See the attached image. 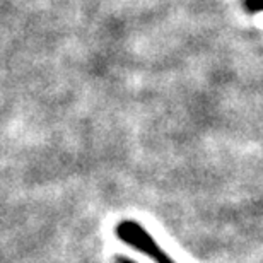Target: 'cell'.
I'll return each instance as SVG.
<instances>
[{
    "instance_id": "6da1fadb",
    "label": "cell",
    "mask_w": 263,
    "mask_h": 263,
    "mask_svg": "<svg viewBox=\"0 0 263 263\" xmlns=\"http://www.w3.org/2000/svg\"><path fill=\"white\" fill-rule=\"evenodd\" d=\"M115 231H117V238L120 241H123L125 245H128L132 248H135L137 251H140L142 255L149 256V258L154 260L156 263H176L159 245H157L154 236H152L140 222H137V220L134 219L120 220Z\"/></svg>"
},
{
    "instance_id": "7a4b0ae2",
    "label": "cell",
    "mask_w": 263,
    "mask_h": 263,
    "mask_svg": "<svg viewBox=\"0 0 263 263\" xmlns=\"http://www.w3.org/2000/svg\"><path fill=\"white\" fill-rule=\"evenodd\" d=\"M248 10H263V0H245Z\"/></svg>"
},
{
    "instance_id": "3957f363",
    "label": "cell",
    "mask_w": 263,
    "mask_h": 263,
    "mask_svg": "<svg viewBox=\"0 0 263 263\" xmlns=\"http://www.w3.org/2000/svg\"><path fill=\"white\" fill-rule=\"evenodd\" d=\"M115 261L117 263H137L135 260H132V258H128V256H117V258H115Z\"/></svg>"
}]
</instances>
